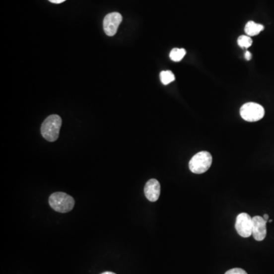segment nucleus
<instances>
[{
  "label": "nucleus",
  "mask_w": 274,
  "mask_h": 274,
  "mask_svg": "<svg viewBox=\"0 0 274 274\" xmlns=\"http://www.w3.org/2000/svg\"><path fill=\"white\" fill-rule=\"evenodd\" d=\"M62 119L59 115L52 114L46 118L41 125V132L43 137L49 142H55L59 138Z\"/></svg>",
  "instance_id": "nucleus-1"
},
{
  "label": "nucleus",
  "mask_w": 274,
  "mask_h": 274,
  "mask_svg": "<svg viewBox=\"0 0 274 274\" xmlns=\"http://www.w3.org/2000/svg\"><path fill=\"white\" fill-rule=\"evenodd\" d=\"M49 204L54 210L66 213L73 209L75 201L72 197L65 193L56 192L50 196Z\"/></svg>",
  "instance_id": "nucleus-2"
},
{
  "label": "nucleus",
  "mask_w": 274,
  "mask_h": 274,
  "mask_svg": "<svg viewBox=\"0 0 274 274\" xmlns=\"http://www.w3.org/2000/svg\"><path fill=\"white\" fill-rule=\"evenodd\" d=\"M212 157L209 152L202 151L194 155L189 162V168L194 174L205 173L212 165Z\"/></svg>",
  "instance_id": "nucleus-3"
},
{
  "label": "nucleus",
  "mask_w": 274,
  "mask_h": 274,
  "mask_svg": "<svg viewBox=\"0 0 274 274\" xmlns=\"http://www.w3.org/2000/svg\"><path fill=\"white\" fill-rule=\"evenodd\" d=\"M265 108L259 104L248 102L242 105L240 109V114L245 121L248 122H256L265 116Z\"/></svg>",
  "instance_id": "nucleus-4"
},
{
  "label": "nucleus",
  "mask_w": 274,
  "mask_h": 274,
  "mask_svg": "<svg viewBox=\"0 0 274 274\" xmlns=\"http://www.w3.org/2000/svg\"><path fill=\"white\" fill-rule=\"evenodd\" d=\"M253 220L246 212H242L237 216L235 228L240 236L248 238L252 235Z\"/></svg>",
  "instance_id": "nucleus-5"
},
{
  "label": "nucleus",
  "mask_w": 274,
  "mask_h": 274,
  "mask_svg": "<svg viewBox=\"0 0 274 274\" xmlns=\"http://www.w3.org/2000/svg\"><path fill=\"white\" fill-rule=\"evenodd\" d=\"M122 15L119 12H111L104 18V31L108 36H114L118 31V27L122 21Z\"/></svg>",
  "instance_id": "nucleus-6"
},
{
  "label": "nucleus",
  "mask_w": 274,
  "mask_h": 274,
  "mask_svg": "<svg viewBox=\"0 0 274 274\" xmlns=\"http://www.w3.org/2000/svg\"><path fill=\"white\" fill-rule=\"evenodd\" d=\"M252 220H253L252 235L256 241L261 242L266 238L267 222L260 215L253 217Z\"/></svg>",
  "instance_id": "nucleus-7"
},
{
  "label": "nucleus",
  "mask_w": 274,
  "mask_h": 274,
  "mask_svg": "<svg viewBox=\"0 0 274 274\" xmlns=\"http://www.w3.org/2000/svg\"><path fill=\"white\" fill-rule=\"evenodd\" d=\"M160 193H161V186L158 180L154 178L148 180L144 188V194L147 200L150 202H156L159 198Z\"/></svg>",
  "instance_id": "nucleus-8"
},
{
  "label": "nucleus",
  "mask_w": 274,
  "mask_h": 274,
  "mask_svg": "<svg viewBox=\"0 0 274 274\" xmlns=\"http://www.w3.org/2000/svg\"><path fill=\"white\" fill-rule=\"evenodd\" d=\"M264 29V25L257 24L255 21H250L245 25V31L248 36H256Z\"/></svg>",
  "instance_id": "nucleus-9"
},
{
  "label": "nucleus",
  "mask_w": 274,
  "mask_h": 274,
  "mask_svg": "<svg viewBox=\"0 0 274 274\" xmlns=\"http://www.w3.org/2000/svg\"><path fill=\"white\" fill-rule=\"evenodd\" d=\"M185 54H186V51L185 49H183V48H174L170 52V59L171 61H175V62H179L185 57Z\"/></svg>",
  "instance_id": "nucleus-10"
},
{
  "label": "nucleus",
  "mask_w": 274,
  "mask_h": 274,
  "mask_svg": "<svg viewBox=\"0 0 274 274\" xmlns=\"http://www.w3.org/2000/svg\"><path fill=\"white\" fill-rule=\"evenodd\" d=\"M160 79L164 85H168L175 80V76L171 71H162L160 73Z\"/></svg>",
  "instance_id": "nucleus-11"
},
{
  "label": "nucleus",
  "mask_w": 274,
  "mask_h": 274,
  "mask_svg": "<svg viewBox=\"0 0 274 274\" xmlns=\"http://www.w3.org/2000/svg\"><path fill=\"white\" fill-rule=\"evenodd\" d=\"M238 44L242 48H248L252 45V39L248 35H242L238 39Z\"/></svg>",
  "instance_id": "nucleus-12"
},
{
  "label": "nucleus",
  "mask_w": 274,
  "mask_h": 274,
  "mask_svg": "<svg viewBox=\"0 0 274 274\" xmlns=\"http://www.w3.org/2000/svg\"><path fill=\"white\" fill-rule=\"evenodd\" d=\"M225 274H248L245 270L242 268H233L227 271Z\"/></svg>",
  "instance_id": "nucleus-13"
},
{
  "label": "nucleus",
  "mask_w": 274,
  "mask_h": 274,
  "mask_svg": "<svg viewBox=\"0 0 274 274\" xmlns=\"http://www.w3.org/2000/svg\"><path fill=\"white\" fill-rule=\"evenodd\" d=\"M50 2L54 4H61L62 2H65L66 0H49Z\"/></svg>",
  "instance_id": "nucleus-14"
},
{
  "label": "nucleus",
  "mask_w": 274,
  "mask_h": 274,
  "mask_svg": "<svg viewBox=\"0 0 274 274\" xmlns=\"http://www.w3.org/2000/svg\"><path fill=\"white\" fill-rule=\"evenodd\" d=\"M251 57H252V56H251V54L249 51H247V52L245 53V57L247 61H250V60L251 59Z\"/></svg>",
  "instance_id": "nucleus-15"
},
{
  "label": "nucleus",
  "mask_w": 274,
  "mask_h": 274,
  "mask_svg": "<svg viewBox=\"0 0 274 274\" xmlns=\"http://www.w3.org/2000/svg\"><path fill=\"white\" fill-rule=\"evenodd\" d=\"M263 218H264V219H265V220L267 222H268V219H269V215H268V214H265V215H264V216H263Z\"/></svg>",
  "instance_id": "nucleus-16"
},
{
  "label": "nucleus",
  "mask_w": 274,
  "mask_h": 274,
  "mask_svg": "<svg viewBox=\"0 0 274 274\" xmlns=\"http://www.w3.org/2000/svg\"><path fill=\"white\" fill-rule=\"evenodd\" d=\"M101 274H114V273H113V272H110V271H107V272H104Z\"/></svg>",
  "instance_id": "nucleus-17"
}]
</instances>
